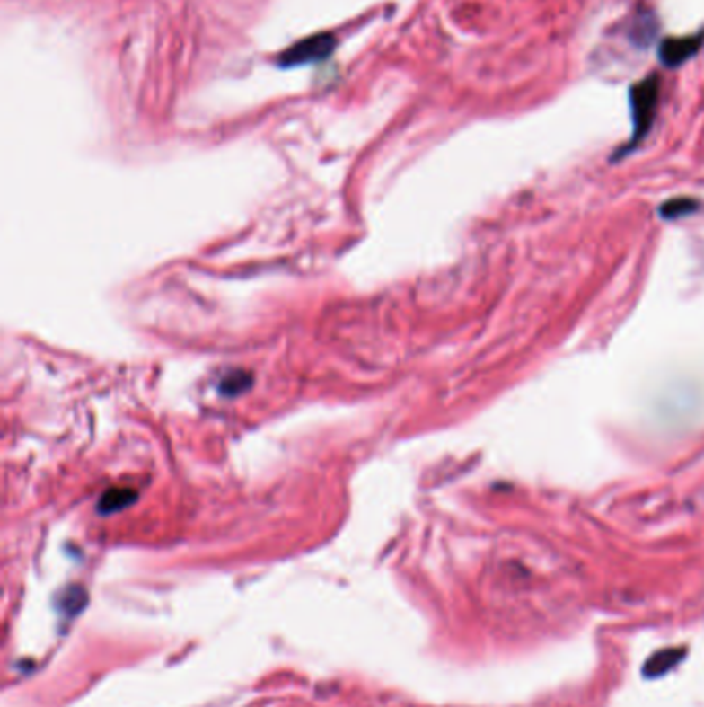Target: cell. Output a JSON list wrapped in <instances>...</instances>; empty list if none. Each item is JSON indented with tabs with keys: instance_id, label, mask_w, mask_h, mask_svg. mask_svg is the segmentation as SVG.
Here are the masks:
<instances>
[{
	"instance_id": "6da1fadb",
	"label": "cell",
	"mask_w": 704,
	"mask_h": 707,
	"mask_svg": "<svg viewBox=\"0 0 704 707\" xmlns=\"http://www.w3.org/2000/svg\"><path fill=\"white\" fill-rule=\"evenodd\" d=\"M659 75H648L640 84L632 85L630 89V112H632V127L634 135L630 141V147L637 146L638 141H643L648 130L653 127L655 112H657L659 104Z\"/></svg>"
},
{
	"instance_id": "7a4b0ae2",
	"label": "cell",
	"mask_w": 704,
	"mask_h": 707,
	"mask_svg": "<svg viewBox=\"0 0 704 707\" xmlns=\"http://www.w3.org/2000/svg\"><path fill=\"white\" fill-rule=\"evenodd\" d=\"M337 42H339V40H337L335 33L330 31L314 33V36L304 38L300 42L286 48V50L277 57V65L283 68H292V66L324 63V60L333 57Z\"/></svg>"
},
{
	"instance_id": "3957f363",
	"label": "cell",
	"mask_w": 704,
	"mask_h": 707,
	"mask_svg": "<svg viewBox=\"0 0 704 707\" xmlns=\"http://www.w3.org/2000/svg\"><path fill=\"white\" fill-rule=\"evenodd\" d=\"M704 44V31L688 38H667L659 46V60L669 68L684 65L686 60L699 54Z\"/></svg>"
},
{
	"instance_id": "277c9868",
	"label": "cell",
	"mask_w": 704,
	"mask_h": 707,
	"mask_svg": "<svg viewBox=\"0 0 704 707\" xmlns=\"http://www.w3.org/2000/svg\"><path fill=\"white\" fill-rule=\"evenodd\" d=\"M133 500H135V494L130 492V490H122V489L112 490V492H108L106 497H103L101 511L103 513L119 511V509H122V507H127V505L133 503Z\"/></svg>"
},
{
	"instance_id": "5b68a950",
	"label": "cell",
	"mask_w": 704,
	"mask_h": 707,
	"mask_svg": "<svg viewBox=\"0 0 704 707\" xmlns=\"http://www.w3.org/2000/svg\"><path fill=\"white\" fill-rule=\"evenodd\" d=\"M62 602L60 604V608L65 610V613H71V614H77L79 610L85 606V600H87V596H85V589H81V588H77V586H73V588H68L66 592H65V596H62Z\"/></svg>"
}]
</instances>
